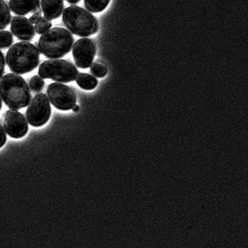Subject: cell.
I'll return each instance as SVG.
<instances>
[{"label":"cell","instance_id":"6da1fadb","mask_svg":"<svg viewBox=\"0 0 248 248\" xmlns=\"http://www.w3.org/2000/svg\"><path fill=\"white\" fill-rule=\"evenodd\" d=\"M0 94L4 104L10 109L19 110L30 105L31 95L23 77L10 74L0 81Z\"/></svg>","mask_w":248,"mask_h":248},{"label":"cell","instance_id":"7a4b0ae2","mask_svg":"<svg viewBox=\"0 0 248 248\" xmlns=\"http://www.w3.org/2000/svg\"><path fill=\"white\" fill-rule=\"evenodd\" d=\"M40 54L33 44L21 42L15 44L6 54V63L12 72L24 75L32 72L38 66Z\"/></svg>","mask_w":248,"mask_h":248},{"label":"cell","instance_id":"3957f363","mask_svg":"<svg viewBox=\"0 0 248 248\" xmlns=\"http://www.w3.org/2000/svg\"><path fill=\"white\" fill-rule=\"evenodd\" d=\"M74 38L69 31L62 28H54L46 31L40 37V52L51 59L62 58L72 50Z\"/></svg>","mask_w":248,"mask_h":248},{"label":"cell","instance_id":"277c9868","mask_svg":"<svg viewBox=\"0 0 248 248\" xmlns=\"http://www.w3.org/2000/svg\"><path fill=\"white\" fill-rule=\"evenodd\" d=\"M62 21L71 32L79 37H90L99 30L96 17L78 6L66 8L63 13Z\"/></svg>","mask_w":248,"mask_h":248},{"label":"cell","instance_id":"5b68a950","mask_svg":"<svg viewBox=\"0 0 248 248\" xmlns=\"http://www.w3.org/2000/svg\"><path fill=\"white\" fill-rule=\"evenodd\" d=\"M78 70L65 60H51L39 66V75L43 79H50L60 83H70L77 79Z\"/></svg>","mask_w":248,"mask_h":248},{"label":"cell","instance_id":"8992f818","mask_svg":"<svg viewBox=\"0 0 248 248\" xmlns=\"http://www.w3.org/2000/svg\"><path fill=\"white\" fill-rule=\"evenodd\" d=\"M51 112L52 109L47 96L43 93H39L30 102L26 110V118L32 127H42L49 121Z\"/></svg>","mask_w":248,"mask_h":248},{"label":"cell","instance_id":"52a82bcc","mask_svg":"<svg viewBox=\"0 0 248 248\" xmlns=\"http://www.w3.org/2000/svg\"><path fill=\"white\" fill-rule=\"evenodd\" d=\"M48 98L57 109L69 110L76 105L77 98L74 91L68 86L61 83H52L48 86Z\"/></svg>","mask_w":248,"mask_h":248},{"label":"cell","instance_id":"ba28073f","mask_svg":"<svg viewBox=\"0 0 248 248\" xmlns=\"http://www.w3.org/2000/svg\"><path fill=\"white\" fill-rule=\"evenodd\" d=\"M96 54V47L92 40H78L73 48V56L78 67L86 69L92 66Z\"/></svg>","mask_w":248,"mask_h":248},{"label":"cell","instance_id":"9c48e42d","mask_svg":"<svg viewBox=\"0 0 248 248\" xmlns=\"http://www.w3.org/2000/svg\"><path fill=\"white\" fill-rule=\"evenodd\" d=\"M4 130L9 136L15 139L23 138L27 134L29 125L25 117L16 110H9L4 120Z\"/></svg>","mask_w":248,"mask_h":248},{"label":"cell","instance_id":"30bf717a","mask_svg":"<svg viewBox=\"0 0 248 248\" xmlns=\"http://www.w3.org/2000/svg\"><path fill=\"white\" fill-rule=\"evenodd\" d=\"M11 30L17 39L30 41L35 37V29L30 20L23 16H16L11 23Z\"/></svg>","mask_w":248,"mask_h":248},{"label":"cell","instance_id":"8fae6325","mask_svg":"<svg viewBox=\"0 0 248 248\" xmlns=\"http://www.w3.org/2000/svg\"><path fill=\"white\" fill-rule=\"evenodd\" d=\"M11 10L16 15L24 16L39 10V0H10Z\"/></svg>","mask_w":248,"mask_h":248},{"label":"cell","instance_id":"7c38bea8","mask_svg":"<svg viewBox=\"0 0 248 248\" xmlns=\"http://www.w3.org/2000/svg\"><path fill=\"white\" fill-rule=\"evenodd\" d=\"M41 6L44 17L52 21L59 18L63 13V0H42Z\"/></svg>","mask_w":248,"mask_h":248},{"label":"cell","instance_id":"4fadbf2b","mask_svg":"<svg viewBox=\"0 0 248 248\" xmlns=\"http://www.w3.org/2000/svg\"><path fill=\"white\" fill-rule=\"evenodd\" d=\"M77 85L85 90H94L98 85V81L94 77L88 74H79L76 79Z\"/></svg>","mask_w":248,"mask_h":248},{"label":"cell","instance_id":"5bb4252c","mask_svg":"<svg viewBox=\"0 0 248 248\" xmlns=\"http://www.w3.org/2000/svg\"><path fill=\"white\" fill-rule=\"evenodd\" d=\"M110 0H84L86 9L93 13H101L105 10Z\"/></svg>","mask_w":248,"mask_h":248},{"label":"cell","instance_id":"9a60e30c","mask_svg":"<svg viewBox=\"0 0 248 248\" xmlns=\"http://www.w3.org/2000/svg\"><path fill=\"white\" fill-rule=\"evenodd\" d=\"M12 18L10 8L4 0H0V30L5 29L10 24Z\"/></svg>","mask_w":248,"mask_h":248},{"label":"cell","instance_id":"2e32d148","mask_svg":"<svg viewBox=\"0 0 248 248\" xmlns=\"http://www.w3.org/2000/svg\"><path fill=\"white\" fill-rule=\"evenodd\" d=\"M13 41H14L12 33L6 31L0 32V48L6 49L10 47L12 45Z\"/></svg>","mask_w":248,"mask_h":248},{"label":"cell","instance_id":"e0dca14e","mask_svg":"<svg viewBox=\"0 0 248 248\" xmlns=\"http://www.w3.org/2000/svg\"><path fill=\"white\" fill-rule=\"evenodd\" d=\"M52 27V23L50 20L46 18L45 17H42L38 23L35 24V31L38 34L43 35L48 31Z\"/></svg>","mask_w":248,"mask_h":248},{"label":"cell","instance_id":"ac0fdd59","mask_svg":"<svg viewBox=\"0 0 248 248\" xmlns=\"http://www.w3.org/2000/svg\"><path fill=\"white\" fill-rule=\"evenodd\" d=\"M91 72L95 77L98 78H103L108 74V69L106 66L100 63H93L91 66Z\"/></svg>","mask_w":248,"mask_h":248},{"label":"cell","instance_id":"d6986e66","mask_svg":"<svg viewBox=\"0 0 248 248\" xmlns=\"http://www.w3.org/2000/svg\"><path fill=\"white\" fill-rule=\"evenodd\" d=\"M45 82L41 77L34 76L31 79L30 86L31 89L34 92H40L43 89Z\"/></svg>","mask_w":248,"mask_h":248},{"label":"cell","instance_id":"ffe728a7","mask_svg":"<svg viewBox=\"0 0 248 248\" xmlns=\"http://www.w3.org/2000/svg\"><path fill=\"white\" fill-rule=\"evenodd\" d=\"M42 13L40 12L39 10L35 12L32 16H31L30 18V21L32 24L38 23L39 20L42 18Z\"/></svg>","mask_w":248,"mask_h":248},{"label":"cell","instance_id":"44dd1931","mask_svg":"<svg viewBox=\"0 0 248 248\" xmlns=\"http://www.w3.org/2000/svg\"><path fill=\"white\" fill-rule=\"evenodd\" d=\"M5 69V59L3 53L0 50V79L3 76Z\"/></svg>","mask_w":248,"mask_h":248},{"label":"cell","instance_id":"7402d4cb","mask_svg":"<svg viewBox=\"0 0 248 248\" xmlns=\"http://www.w3.org/2000/svg\"><path fill=\"white\" fill-rule=\"evenodd\" d=\"M6 140H7V137H6V133L2 126L0 125V148L3 147Z\"/></svg>","mask_w":248,"mask_h":248},{"label":"cell","instance_id":"603a6c76","mask_svg":"<svg viewBox=\"0 0 248 248\" xmlns=\"http://www.w3.org/2000/svg\"><path fill=\"white\" fill-rule=\"evenodd\" d=\"M66 1H67L68 3L74 4L79 3V2L81 1V0H66Z\"/></svg>","mask_w":248,"mask_h":248},{"label":"cell","instance_id":"cb8c5ba5","mask_svg":"<svg viewBox=\"0 0 248 248\" xmlns=\"http://www.w3.org/2000/svg\"><path fill=\"white\" fill-rule=\"evenodd\" d=\"M73 111L74 112H78L79 111V108L78 105H75L74 108H72Z\"/></svg>","mask_w":248,"mask_h":248},{"label":"cell","instance_id":"d4e9b609","mask_svg":"<svg viewBox=\"0 0 248 248\" xmlns=\"http://www.w3.org/2000/svg\"><path fill=\"white\" fill-rule=\"evenodd\" d=\"M2 108V101H1V97L0 96V110H1Z\"/></svg>","mask_w":248,"mask_h":248}]
</instances>
